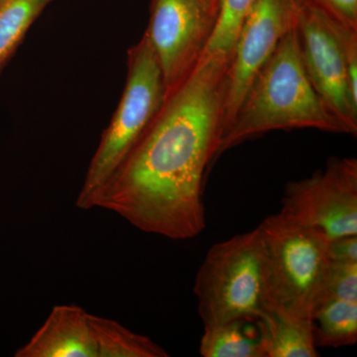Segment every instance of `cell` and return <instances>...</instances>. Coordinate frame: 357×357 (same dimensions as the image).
<instances>
[{"instance_id": "obj_6", "label": "cell", "mask_w": 357, "mask_h": 357, "mask_svg": "<svg viewBox=\"0 0 357 357\" xmlns=\"http://www.w3.org/2000/svg\"><path fill=\"white\" fill-rule=\"evenodd\" d=\"M295 29L310 81L344 134L357 133V32L297 0Z\"/></svg>"}, {"instance_id": "obj_16", "label": "cell", "mask_w": 357, "mask_h": 357, "mask_svg": "<svg viewBox=\"0 0 357 357\" xmlns=\"http://www.w3.org/2000/svg\"><path fill=\"white\" fill-rule=\"evenodd\" d=\"M255 0H220V10L204 53L231 58L239 29Z\"/></svg>"}, {"instance_id": "obj_12", "label": "cell", "mask_w": 357, "mask_h": 357, "mask_svg": "<svg viewBox=\"0 0 357 357\" xmlns=\"http://www.w3.org/2000/svg\"><path fill=\"white\" fill-rule=\"evenodd\" d=\"M98 357H167L151 338L128 330L114 319L89 314Z\"/></svg>"}, {"instance_id": "obj_1", "label": "cell", "mask_w": 357, "mask_h": 357, "mask_svg": "<svg viewBox=\"0 0 357 357\" xmlns=\"http://www.w3.org/2000/svg\"><path fill=\"white\" fill-rule=\"evenodd\" d=\"M230 60L203 53L88 208L114 211L141 231L173 241L201 234L204 176L225 134Z\"/></svg>"}, {"instance_id": "obj_18", "label": "cell", "mask_w": 357, "mask_h": 357, "mask_svg": "<svg viewBox=\"0 0 357 357\" xmlns=\"http://www.w3.org/2000/svg\"><path fill=\"white\" fill-rule=\"evenodd\" d=\"M338 24L357 32V0H305Z\"/></svg>"}, {"instance_id": "obj_15", "label": "cell", "mask_w": 357, "mask_h": 357, "mask_svg": "<svg viewBox=\"0 0 357 357\" xmlns=\"http://www.w3.org/2000/svg\"><path fill=\"white\" fill-rule=\"evenodd\" d=\"M53 0H8L0 8V75L33 23Z\"/></svg>"}, {"instance_id": "obj_10", "label": "cell", "mask_w": 357, "mask_h": 357, "mask_svg": "<svg viewBox=\"0 0 357 357\" xmlns=\"http://www.w3.org/2000/svg\"><path fill=\"white\" fill-rule=\"evenodd\" d=\"M16 357H98L89 312L77 305L52 309L41 328Z\"/></svg>"}, {"instance_id": "obj_19", "label": "cell", "mask_w": 357, "mask_h": 357, "mask_svg": "<svg viewBox=\"0 0 357 357\" xmlns=\"http://www.w3.org/2000/svg\"><path fill=\"white\" fill-rule=\"evenodd\" d=\"M328 253L333 261H357V236L330 239Z\"/></svg>"}, {"instance_id": "obj_21", "label": "cell", "mask_w": 357, "mask_h": 357, "mask_svg": "<svg viewBox=\"0 0 357 357\" xmlns=\"http://www.w3.org/2000/svg\"><path fill=\"white\" fill-rule=\"evenodd\" d=\"M7 1H8V0H0V8H1Z\"/></svg>"}, {"instance_id": "obj_20", "label": "cell", "mask_w": 357, "mask_h": 357, "mask_svg": "<svg viewBox=\"0 0 357 357\" xmlns=\"http://www.w3.org/2000/svg\"><path fill=\"white\" fill-rule=\"evenodd\" d=\"M204 13L208 14L213 22L217 20L218 10H220V0H199Z\"/></svg>"}, {"instance_id": "obj_5", "label": "cell", "mask_w": 357, "mask_h": 357, "mask_svg": "<svg viewBox=\"0 0 357 357\" xmlns=\"http://www.w3.org/2000/svg\"><path fill=\"white\" fill-rule=\"evenodd\" d=\"M163 77L146 35L128 53V77L117 109L89 162L77 208H88L91 197L126 158L165 100Z\"/></svg>"}, {"instance_id": "obj_3", "label": "cell", "mask_w": 357, "mask_h": 357, "mask_svg": "<svg viewBox=\"0 0 357 357\" xmlns=\"http://www.w3.org/2000/svg\"><path fill=\"white\" fill-rule=\"evenodd\" d=\"M264 249L269 307L312 321L325 298L330 238L279 211L258 225Z\"/></svg>"}, {"instance_id": "obj_8", "label": "cell", "mask_w": 357, "mask_h": 357, "mask_svg": "<svg viewBox=\"0 0 357 357\" xmlns=\"http://www.w3.org/2000/svg\"><path fill=\"white\" fill-rule=\"evenodd\" d=\"M213 26L199 0H152L144 34L161 70L166 96L191 74Z\"/></svg>"}, {"instance_id": "obj_14", "label": "cell", "mask_w": 357, "mask_h": 357, "mask_svg": "<svg viewBox=\"0 0 357 357\" xmlns=\"http://www.w3.org/2000/svg\"><path fill=\"white\" fill-rule=\"evenodd\" d=\"M231 321L204 326L199 354L204 357H265L257 326ZM253 323V321H252Z\"/></svg>"}, {"instance_id": "obj_13", "label": "cell", "mask_w": 357, "mask_h": 357, "mask_svg": "<svg viewBox=\"0 0 357 357\" xmlns=\"http://www.w3.org/2000/svg\"><path fill=\"white\" fill-rule=\"evenodd\" d=\"M317 347H349L357 340V302L325 298L312 317Z\"/></svg>"}, {"instance_id": "obj_2", "label": "cell", "mask_w": 357, "mask_h": 357, "mask_svg": "<svg viewBox=\"0 0 357 357\" xmlns=\"http://www.w3.org/2000/svg\"><path fill=\"white\" fill-rule=\"evenodd\" d=\"M301 128L344 133L307 77L294 25L253 77L223 135L218 158L256 136Z\"/></svg>"}, {"instance_id": "obj_7", "label": "cell", "mask_w": 357, "mask_h": 357, "mask_svg": "<svg viewBox=\"0 0 357 357\" xmlns=\"http://www.w3.org/2000/svg\"><path fill=\"white\" fill-rule=\"evenodd\" d=\"M280 213L330 239L357 236V160L333 158L311 177L289 183Z\"/></svg>"}, {"instance_id": "obj_4", "label": "cell", "mask_w": 357, "mask_h": 357, "mask_svg": "<svg viewBox=\"0 0 357 357\" xmlns=\"http://www.w3.org/2000/svg\"><path fill=\"white\" fill-rule=\"evenodd\" d=\"M204 326L255 321L269 307L264 249L258 227L213 244L194 283Z\"/></svg>"}, {"instance_id": "obj_17", "label": "cell", "mask_w": 357, "mask_h": 357, "mask_svg": "<svg viewBox=\"0 0 357 357\" xmlns=\"http://www.w3.org/2000/svg\"><path fill=\"white\" fill-rule=\"evenodd\" d=\"M325 298L357 302V261L331 260Z\"/></svg>"}, {"instance_id": "obj_11", "label": "cell", "mask_w": 357, "mask_h": 357, "mask_svg": "<svg viewBox=\"0 0 357 357\" xmlns=\"http://www.w3.org/2000/svg\"><path fill=\"white\" fill-rule=\"evenodd\" d=\"M265 357H316L312 321L268 307L255 321Z\"/></svg>"}, {"instance_id": "obj_9", "label": "cell", "mask_w": 357, "mask_h": 357, "mask_svg": "<svg viewBox=\"0 0 357 357\" xmlns=\"http://www.w3.org/2000/svg\"><path fill=\"white\" fill-rule=\"evenodd\" d=\"M296 13L297 0H255L249 9L237 35L227 72L225 134L253 77L295 25Z\"/></svg>"}]
</instances>
